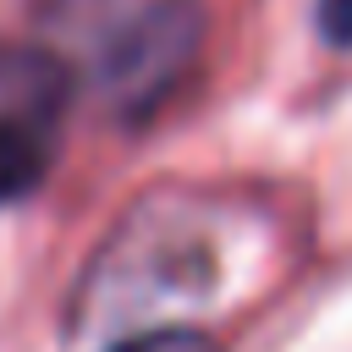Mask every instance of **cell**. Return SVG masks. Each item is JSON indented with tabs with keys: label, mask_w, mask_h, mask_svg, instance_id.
Instances as JSON below:
<instances>
[{
	"label": "cell",
	"mask_w": 352,
	"mask_h": 352,
	"mask_svg": "<svg viewBox=\"0 0 352 352\" xmlns=\"http://www.w3.org/2000/svg\"><path fill=\"white\" fill-rule=\"evenodd\" d=\"M204 33H209V16L198 0H148L143 11H132L110 33L104 60H99V82L116 116L148 121L192 77L204 55Z\"/></svg>",
	"instance_id": "1"
},
{
	"label": "cell",
	"mask_w": 352,
	"mask_h": 352,
	"mask_svg": "<svg viewBox=\"0 0 352 352\" xmlns=\"http://www.w3.org/2000/svg\"><path fill=\"white\" fill-rule=\"evenodd\" d=\"M72 66L44 44H0V121L55 132L72 104Z\"/></svg>",
	"instance_id": "2"
},
{
	"label": "cell",
	"mask_w": 352,
	"mask_h": 352,
	"mask_svg": "<svg viewBox=\"0 0 352 352\" xmlns=\"http://www.w3.org/2000/svg\"><path fill=\"white\" fill-rule=\"evenodd\" d=\"M50 154H55V132L28 121H0V204L28 198L50 176Z\"/></svg>",
	"instance_id": "3"
},
{
	"label": "cell",
	"mask_w": 352,
	"mask_h": 352,
	"mask_svg": "<svg viewBox=\"0 0 352 352\" xmlns=\"http://www.w3.org/2000/svg\"><path fill=\"white\" fill-rule=\"evenodd\" d=\"M110 352H220V341L192 324H160V330H138V336L116 341Z\"/></svg>",
	"instance_id": "4"
},
{
	"label": "cell",
	"mask_w": 352,
	"mask_h": 352,
	"mask_svg": "<svg viewBox=\"0 0 352 352\" xmlns=\"http://www.w3.org/2000/svg\"><path fill=\"white\" fill-rule=\"evenodd\" d=\"M314 28L324 44L352 50V0H314Z\"/></svg>",
	"instance_id": "5"
}]
</instances>
